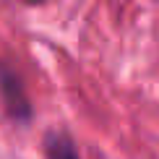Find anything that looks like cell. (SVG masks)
Wrapping results in <instances>:
<instances>
[{"instance_id":"6da1fadb","label":"cell","mask_w":159,"mask_h":159,"mask_svg":"<svg viewBox=\"0 0 159 159\" xmlns=\"http://www.w3.org/2000/svg\"><path fill=\"white\" fill-rule=\"evenodd\" d=\"M0 99H3V107L13 120L18 123L31 120V104H29V97H26L21 76L3 60H0Z\"/></svg>"},{"instance_id":"7a4b0ae2","label":"cell","mask_w":159,"mask_h":159,"mask_svg":"<svg viewBox=\"0 0 159 159\" xmlns=\"http://www.w3.org/2000/svg\"><path fill=\"white\" fill-rule=\"evenodd\" d=\"M44 154L47 159H81L73 138L65 133H50L44 138Z\"/></svg>"},{"instance_id":"3957f363","label":"cell","mask_w":159,"mask_h":159,"mask_svg":"<svg viewBox=\"0 0 159 159\" xmlns=\"http://www.w3.org/2000/svg\"><path fill=\"white\" fill-rule=\"evenodd\" d=\"M24 3H29V5H37V3H44V0H24Z\"/></svg>"}]
</instances>
